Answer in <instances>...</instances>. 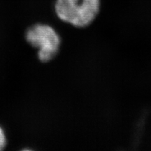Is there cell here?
I'll return each mask as SVG.
<instances>
[{
	"label": "cell",
	"instance_id": "3957f363",
	"mask_svg": "<svg viewBox=\"0 0 151 151\" xmlns=\"http://www.w3.org/2000/svg\"><path fill=\"white\" fill-rule=\"evenodd\" d=\"M6 143V139L4 132L2 128L0 127V150L4 148Z\"/></svg>",
	"mask_w": 151,
	"mask_h": 151
},
{
	"label": "cell",
	"instance_id": "6da1fadb",
	"mask_svg": "<svg viewBox=\"0 0 151 151\" xmlns=\"http://www.w3.org/2000/svg\"><path fill=\"white\" fill-rule=\"evenodd\" d=\"M55 12L62 21L77 27L90 25L101 8V0H56Z\"/></svg>",
	"mask_w": 151,
	"mask_h": 151
},
{
	"label": "cell",
	"instance_id": "7a4b0ae2",
	"mask_svg": "<svg viewBox=\"0 0 151 151\" xmlns=\"http://www.w3.org/2000/svg\"><path fill=\"white\" fill-rule=\"evenodd\" d=\"M26 39L30 45L39 49L38 56L42 62L52 60L59 50L60 37L48 24H37L28 29Z\"/></svg>",
	"mask_w": 151,
	"mask_h": 151
}]
</instances>
